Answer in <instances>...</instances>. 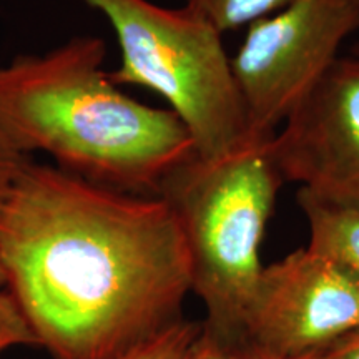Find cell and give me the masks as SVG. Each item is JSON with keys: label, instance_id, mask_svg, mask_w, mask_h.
Returning a JSON list of instances; mask_svg holds the SVG:
<instances>
[{"label": "cell", "instance_id": "6da1fadb", "mask_svg": "<svg viewBox=\"0 0 359 359\" xmlns=\"http://www.w3.org/2000/svg\"><path fill=\"white\" fill-rule=\"evenodd\" d=\"M0 258L52 359H116L183 320L191 264L160 196L29 161L0 206Z\"/></svg>", "mask_w": 359, "mask_h": 359}, {"label": "cell", "instance_id": "7a4b0ae2", "mask_svg": "<svg viewBox=\"0 0 359 359\" xmlns=\"http://www.w3.org/2000/svg\"><path fill=\"white\" fill-rule=\"evenodd\" d=\"M105 57L100 37L79 35L42 55L12 58L0 67V127L27 156L43 151L90 183L156 196L195 143L175 111L111 82Z\"/></svg>", "mask_w": 359, "mask_h": 359}, {"label": "cell", "instance_id": "3957f363", "mask_svg": "<svg viewBox=\"0 0 359 359\" xmlns=\"http://www.w3.org/2000/svg\"><path fill=\"white\" fill-rule=\"evenodd\" d=\"M275 135L251 132L217 158L191 155L156 191L185 238L203 326L230 341L245 343L246 304L263 269L259 246L285 183L273 156Z\"/></svg>", "mask_w": 359, "mask_h": 359}, {"label": "cell", "instance_id": "277c9868", "mask_svg": "<svg viewBox=\"0 0 359 359\" xmlns=\"http://www.w3.org/2000/svg\"><path fill=\"white\" fill-rule=\"evenodd\" d=\"M114 27L122 64L111 82L158 93L187 125L195 154L217 158L251 133L223 34L190 7L150 0H82Z\"/></svg>", "mask_w": 359, "mask_h": 359}, {"label": "cell", "instance_id": "5b68a950", "mask_svg": "<svg viewBox=\"0 0 359 359\" xmlns=\"http://www.w3.org/2000/svg\"><path fill=\"white\" fill-rule=\"evenodd\" d=\"M359 29V0H293L248 25L231 58L250 130L276 133Z\"/></svg>", "mask_w": 359, "mask_h": 359}, {"label": "cell", "instance_id": "8992f818", "mask_svg": "<svg viewBox=\"0 0 359 359\" xmlns=\"http://www.w3.org/2000/svg\"><path fill=\"white\" fill-rule=\"evenodd\" d=\"M359 330V273L304 246L263 266L246 304L243 339L263 359L321 353Z\"/></svg>", "mask_w": 359, "mask_h": 359}, {"label": "cell", "instance_id": "52a82bcc", "mask_svg": "<svg viewBox=\"0 0 359 359\" xmlns=\"http://www.w3.org/2000/svg\"><path fill=\"white\" fill-rule=\"evenodd\" d=\"M285 182L359 210V52L338 57L273 138Z\"/></svg>", "mask_w": 359, "mask_h": 359}, {"label": "cell", "instance_id": "ba28073f", "mask_svg": "<svg viewBox=\"0 0 359 359\" xmlns=\"http://www.w3.org/2000/svg\"><path fill=\"white\" fill-rule=\"evenodd\" d=\"M298 205L309 224V245L359 273V210L326 203L299 188Z\"/></svg>", "mask_w": 359, "mask_h": 359}, {"label": "cell", "instance_id": "9c48e42d", "mask_svg": "<svg viewBox=\"0 0 359 359\" xmlns=\"http://www.w3.org/2000/svg\"><path fill=\"white\" fill-rule=\"evenodd\" d=\"M293 0H185V6L224 34L248 27L285 8Z\"/></svg>", "mask_w": 359, "mask_h": 359}, {"label": "cell", "instance_id": "30bf717a", "mask_svg": "<svg viewBox=\"0 0 359 359\" xmlns=\"http://www.w3.org/2000/svg\"><path fill=\"white\" fill-rule=\"evenodd\" d=\"M201 321H188L183 318L154 339L116 359H190L195 341L201 333Z\"/></svg>", "mask_w": 359, "mask_h": 359}, {"label": "cell", "instance_id": "8fae6325", "mask_svg": "<svg viewBox=\"0 0 359 359\" xmlns=\"http://www.w3.org/2000/svg\"><path fill=\"white\" fill-rule=\"evenodd\" d=\"M15 346H39V341L13 294L0 288V354Z\"/></svg>", "mask_w": 359, "mask_h": 359}, {"label": "cell", "instance_id": "7c38bea8", "mask_svg": "<svg viewBox=\"0 0 359 359\" xmlns=\"http://www.w3.org/2000/svg\"><path fill=\"white\" fill-rule=\"evenodd\" d=\"M203 325V321H201ZM190 359H263L246 343L219 338L201 326V333L195 341Z\"/></svg>", "mask_w": 359, "mask_h": 359}, {"label": "cell", "instance_id": "4fadbf2b", "mask_svg": "<svg viewBox=\"0 0 359 359\" xmlns=\"http://www.w3.org/2000/svg\"><path fill=\"white\" fill-rule=\"evenodd\" d=\"M29 156L17 148L6 130L0 127V206L11 193L13 183L17 182L22 170L29 163Z\"/></svg>", "mask_w": 359, "mask_h": 359}, {"label": "cell", "instance_id": "5bb4252c", "mask_svg": "<svg viewBox=\"0 0 359 359\" xmlns=\"http://www.w3.org/2000/svg\"><path fill=\"white\" fill-rule=\"evenodd\" d=\"M320 359H359V330L327 346L320 353Z\"/></svg>", "mask_w": 359, "mask_h": 359}, {"label": "cell", "instance_id": "9a60e30c", "mask_svg": "<svg viewBox=\"0 0 359 359\" xmlns=\"http://www.w3.org/2000/svg\"><path fill=\"white\" fill-rule=\"evenodd\" d=\"M0 288H7V275L6 268H4L2 258H0Z\"/></svg>", "mask_w": 359, "mask_h": 359}, {"label": "cell", "instance_id": "2e32d148", "mask_svg": "<svg viewBox=\"0 0 359 359\" xmlns=\"http://www.w3.org/2000/svg\"><path fill=\"white\" fill-rule=\"evenodd\" d=\"M296 359H320V353L308 354V356H303V358H296Z\"/></svg>", "mask_w": 359, "mask_h": 359}, {"label": "cell", "instance_id": "e0dca14e", "mask_svg": "<svg viewBox=\"0 0 359 359\" xmlns=\"http://www.w3.org/2000/svg\"><path fill=\"white\" fill-rule=\"evenodd\" d=\"M354 50H356V52H359V45H356V47H354Z\"/></svg>", "mask_w": 359, "mask_h": 359}]
</instances>
